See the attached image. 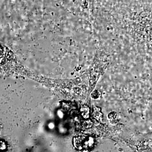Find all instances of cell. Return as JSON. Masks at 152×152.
Segmentation results:
<instances>
[{"label": "cell", "mask_w": 152, "mask_h": 152, "mask_svg": "<svg viewBox=\"0 0 152 152\" xmlns=\"http://www.w3.org/2000/svg\"><path fill=\"white\" fill-rule=\"evenodd\" d=\"M80 112L84 118L88 119L89 118L90 109L88 106H83L80 109Z\"/></svg>", "instance_id": "cell-3"}, {"label": "cell", "mask_w": 152, "mask_h": 152, "mask_svg": "<svg viewBox=\"0 0 152 152\" xmlns=\"http://www.w3.org/2000/svg\"><path fill=\"white\" fill-rule=\"evenodd\" d=\"M108 118L112 124H115L118 118V115L116 112L112 111L108 115Z\"/></svg>", "instance_id": "cell-2"}, {"label": "cell", "mask_w": 152, "mask_h": 152, "mask_svg": "<svg viewBox=\"0 0 152 152\" xmlns=\"http://www.w3.org/2000/svg\"><path fill=\"white\" fill-rule=\"evenodd\" d=\"M101 95L102 94H101V92L99 90L96 89L93 92L91 96L93 99H98L100 97Z\"/></svg>", "instance_id": "cell-4"}, {"label": "cell", "mask_w": 152, "mask_h": 152, "mask_svg": "<svg viewBox=\"0 0 152 152\" xmlns=\"http://www.w3.org/2000/svg\"><path fill=\"white\" fill-rule=\"evenodd\" d=\"M6 148V145L5 144H4V143L3 142H1V149L2 150L5 149Z\"/></svg>", "instance_id": "cell-6"}, {"label": "cell", "mask_w": 152, "mask_h": 152, "mask_svg": "<svg viewBox=\"0 0 152 152\" xmlns=\"http://www.w3.org/2000/svg\"><path fill=\"white\" fill-rule=\"evenodd\" d=\"M93 116L98 121H102L103 118V113L100 108L98 107H95L94 108V111L93 112Z\"/></svg>", "instance_id": "cell-1"}, {"label": "cell", "mask_w": 152, "mask_h": 152, "mask_svg": "<svg viewBox=\"0 0 152 152\" xmlns=\"http://www.w3.org/2000/svg\"><path fill=\"white\" fill-rule=\"evenodd\" d=\"M58 114L59 116L61 117V118H62L63 116L62 113L61 112L59 111L58 112Z\"/></svg>", "instance_id": "cell-7"}, {"label": "cell", "mask_w": 152, "mask_h": 152, "mask_svg": "<svg viewBox=\"0 0 152 152\" xmlns=\"http://www.w3.org/2000/svg\"><path fill=\"white\" fill-rule=\"evenodd\" d=\"M49 128H50V129H53L54 127V126L53 124H50L49 125Z\"/></svg>", "instance_id": "cell-8"}, {"label": "cell", "mask_w": 152, "mask_h": 152, "mask_svg": "<svg viewBox=\"0 0 152 152\" xmlns=\"http://www.w3.org/2000/svg\"><path fill=\"white\" fill-rule=\"evenodd\" d=\"M93 123L91 120H87L83 123V126L85 128L91 127L93 126Z\"/></svg>", "instance_id": "cell-5"}]
</instances>
